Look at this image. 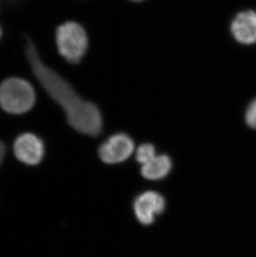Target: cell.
<instances>
[{
    "label": "cell",
    "instance_id": "obj_1",
    "mask_svg": "<svg viewBox=\"0 0 256 257\" xmlns=\"http://www.w3.org/2000/svg\"><path fill=\"white\" fill-rule=\"evenodd\" d=\"M25 51L32 73L47 94L63 109L68 124L87 136L97 137L102 128V116L96 105L77 94L65 78L48 65L30 38L25 39Z\"/></svg>",
    "mask_w": 256,
    "mask_h": 257
},
{
    "label": "cell",
    "instance_id": "obj_2",
    "mask_svg": "<svg viewBox=\"0 0 256 257\" xmlns=\"http://www.w3.org/2000/svg\"><path fill=\"white\" fill-rule=\"evenodd\" d=\"M36 102L34 87L25 78H6L0 83V107L10 114L29 112Z\"/></svg>",
    "mask_w": 256,
    "mask_h": 257
},
{
    "label": "cell",
    "instance_id": "obj_3",
    "mask_svg": "<svg viewBox=\"0 0 256 257\" xmlns=\"http://www.w3.org/2000/svg\"><path fill=\"white\" fill-rule=\"evenodd\" d=\"M56 45L58 53L68 63H79L88 49V38L82 25L68 21L56 30Z\"/></svg>",
    "mask_w": 256,
    "mask_h": 257
},
{
    "label": "cell",
    "instance_id": "obj_4",
    "mask_svg": "<svg viewBox=\"0 0 256 257\" xmlns=\"http://www.w3.org/2000/svg\"><path fill=\"white\" fill-rule=\"evenodd\" d=\"M135 150L131 137L123 133L114 134L101 144L98 149L100 159L106 164H118L130 158Z\"/></svg>",
    "mask_w": 256,
    "mask_h": 257
},
{
    "label": "cell",
    "instance_id": "obj_5",
    "mask_svg": "<svg viewBox=\"0 0 256 257\" xmlns=\"http://www.w3.org/2000/svg\"><path fill=\"white\" fill-rule=\"evenodd\" d=\"M166 200L159 192L147 191L138 195L133 202L136 218L144 226L154 223L156 218L166 209Z\"/></svg>",
    "mask_w": 256,
    "mask_h": 257
},
{
    "label": "cell",
    "instance_id": "obj_6",
    "mask_svg": "<svg viewBox=\"0 0 256 257\" xmlns=\"http://www.w3.org/2000/svg\"><path fill=\"white\" fill-rule=\"evenodd\" d=\"M44 142L35 134L26 133L18 137L14 143V153L18 160L26 165L41 163L44 156Z\"/></svg>",
    "mask_w": 256,
    "mask_h": 257
},
{
    "label": "cell",
    "instance_id": "obj_7",
    "mask_svg": "<svg viewBox=\"0 0 256 257\" xmlns=\"http://www.w3.org/2000/svg\"><path fill=\"white\" fill-rule=\"evenodd\" d=\"M230 30L234 39L240 44H255L256 12L249 10L238 14L232 21Z\"/></svg>",
    "mask_w": 256,
    "mask_h": 257
},
{
    "label": "cell",
    "instance_id": "obj_8",
    "mask_svg": "<svg viewBox=\"0 0 256 257\" xmlns=\"http://www.w3.org/2000/svg\"><path fill=\"white\" fill-rule=\"evenodd\" d=\"M172 168V161L169 156L157 155L150 162L142 166L141 173L145 179L158 181L167 177Z\"/></svg>",
    "mask_w": 256,
    "mask_h": 257
},
{
    "label": "cell",
    "instance_id": "obj_9",
    "mask_svg": "<svg viewBox=\"0 0 256 257\" xmlns=\"http://www.w3.org/2000/svg\"><path fill=\"white\" fill-rule=\"evenodd\" d=\"M157 151L152 143H143L136 151V159L143 166L157 156Z\"/></svg>",
    "mask_w": 256,
    "mask_h": 257
},
{
    "label": "cell",
    "instance_id": "obj_10",
    "mask_svg": "<svg viewBox=\"0 0 256 257\" xmlns=\"http://www.w3.org/2000/svg\"><path fill=\"white\" fill-rule=\"evenodd\" d=\"M244 117L247 125L251 128L256 129V98L247 107Z\"/></svg>",
    "mask_w": 256,
    "mask_h": 257
},
{
    "label": "cell",
    "instance_id": "obj_11",
    "mask_svg": "<svg viewBox=\"0 0 256 257\" xmlns=\"http://www.w3.org/2000/svg\"><path fill=\"white\" fill-rule=\"evenodd\" d=\"M6 153V146L2 141H0V166L2 164Z\"/></svg>",
    "mask_w": 256,
    "mask_h": 257
},
{
    "label": "cell",
    "instance_id": "obj_12",
    "mask_svg": "<svg viewBox=\"0 0 256 257\" xmlns=\"http://www.w3.org/2000/svg\"><path fill=\"white\" fill-rule=\"evenodd\" d=\"M2 35H3V29H2V27H1V26H0V39H1V38H2Z\"/></svg>",
    "mask_w": 256,
    "mask_h": 257
},
{
    "label": "cell",
    "instance_id": "obj_13",
    "mask_svg": "<svg viewBox=\"0 0 256 257\" xmlns=\"http://www.w3.org/2000/svg\"><path fill=\"white\" fill-rule=\"evenodd\" d=\"M133 1H142V0H133Z\"/></svg>",
    "mask_w": 256,
    "mask_h": 257
}]
</instances>
